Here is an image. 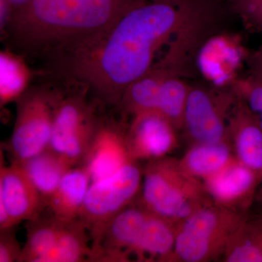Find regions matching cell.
Listing matches in <instances>:
<instances>
[{"mask_svg":"<svg viewBox=\"0 0 262 262\" xmlns=\"http://www.w3.org/2000/svg\"><path fill=\"white\" fill-rule=\"evenodd\" d=\"M149 0H31L3 30L13 51L50 61L101 37Z\"/></svg>","mask_w":262,"mask_h":262,"instance_id":"1","label":"cell"},{"mask_svg":"<svg viewBox=\"0 0 262 262\" xmlns=\"http://www.w3.org/2000/svg\"><path fill=\"white\" fill-rule=\"evenodd\" d=\"M138 203L153 213L176 224L213 204L202 181L188 174L179 160L164 157L149 161L142 174Z\"/></svg>","mask_w":262,"mask_h":262,"instance_id":"2","label":"cell"},{"mask_svg":"<svg viewBox=\"0 0 262 262\" xmlns=\"http://www.w3.org/2000/svg\"><path fill=\"white\" fill-rule=\"evenodd\" d=\"M248 212L213 203L198 210L177 225L170 261L207 262L223 256L229 239Z\"/></svg>","mask_w":262,"mask_h":262,"instance_id":"3","label":"cell"},{"mask_svg":"<svg viewBox=\"0 0 262 262\" xmlns=\"http://www.w3.org/2000/svg\"><path fill=\"white\" fill-rule=\"evenodd\" d=\"M62 94L48 86H34L17 100L14 127L6 146L12 162L25 161L49 148Z\"/></svg>","mask_w":262,"mask_h":262,"instance_id":"4","label":"cell"},{"mask_svg":"<svg viewBox=\"0 0 262 262\" xmlns=\"http://www.w3.org/2000/svg\"><path fill=\"white\" fill-rule=\"evenodd\" d=\"M98 105L84 91L62 94L55 113L49 148L73 167L79 166L91 145L101 116Z\"/></svg>","mask_w":262,"mask_h":262,"instance_id":"5","label":"cell"},{"mask_svg":"<svg viewBox=\"0 0 262 262\" xmlns=\"http://www.w3.org/2000/svg\"><path fill=\"white\" fill-rule=\"evenodd\" d=\"M142 174L136 161H133L113 175L91 183L77 217L87 227L91 244L105 226L135 199L140 192Z\"/></svg>","mask_w":262,"mask_h":262,"instance_id":"6","label":"cell"},{"mask_svg":"<svg viewBox=\"0 0 262 262\" xmlns=\"http://www.w3.org/2000/svg\"><path fill=\"white\" fill-rule=\"evenodd\" d=\"M236 99L231 88L215 89L191 84L182 129L192 144L228 141L227 122Z\"/></svg>","mask_w":262,"mask_h":262,"instance_id":"7","label":"cell"},{"mask_svg":"<svg viewBox=\"0 0 262 262\" xmlns=\"http://www.w3.org/2000/svg\"><path fill=\"white\" fill-rule=\"evenodd\" d=\"M46 203L20 164L0 169V230L39 217Z\"/></svg>","mask_w":262,"mask_h":262,"instance_id":"8","label":"cell"},{"mask_svg":"<svg viewBox=\"0 0 262 262\" xmlns=\"http://www.w3.org/2000/svg\"><path fill=\"white\" fill-rule=\"evenodd\" d=\"M149 213L137 202L115 215L92 243L91 261H131Z\"/></svg>","mask_w":262,"mask_h":262,"instance_id":"9","label":"cell"},{"mask_svg":"<svg viewBox=\"0 0 262 262\" xmlns=\"http://www.w3.org/2000/svg\"><path fill=\"white\" fill-rule=\"evenodd\" d=\"M127 127L101 116L99 124L82 166L91 183L106 178L118 171L131 158L126 141Z\"/></svg>","mask_w":262,"mask_h":262,"instance_id":"10","label":"cell"},{"mask_svg":"<svg viewBox=\"0 0 262 262\" xmlns=\"http://www.w3.org/2000/svg\"><path fill=\"white\" fill-rule=\"evenodd\" d=\"M203 183L213 204L247 213L256 202L261 180L257 174L234 158L225 168Z\"/></svg>","mask_w":262,"mask_h":262,"instance_id":"11","label":"cell"},{"mask_svg":"<svg viewBox=\"0 0 262 262\" xmlns=\"http://www.w3.org/2000/svg\"><path fill=\"white\" fill-rule=\"evenodd\" d=\"M177 129L157 112L132 117L127 127V149L134 161L168 156L178 145Z\"/></svg>","mask_w":262,"mask_h":262,"instance_id":"12","label":"cell"},{"mask_svg":"<svg viewBox=\"0 0 262 262\" xmlns=\"http://www.w3.org/2000/svg\"><path fill=\"white\" fill-rule=\"evenodd\" d=\"M227 136L236 159L262 182L261 127L257 115L237 97L227 122Z\"/></svg>","mask_w":262,"mask_h":262,"instance_id":"13","label":"cell"},{"mask_svg":"<svg viewBox=\"0 0 262 262\" xmlns=\"http://www.w3.org/2000/svg\"><path fill=\"white\" fill-rule=\"evenodd\" d=\"M91 184L82 165L69 170L46 205L52 216L63 224L77 220Z\"/></svg>","mask_w":262,"mask_h":262,"instance_id":"14","label":"cell"},{"mask_svg":"<svg viewBox=\"0 0 262 262\" xmlns=\"http://www.w3.org/2000/svg\"><path fill=\"white\" fill-rule=\"evenodd\" d=\"M177 225L149 212L138 239L134 258L140 261H170Z\"/></svg>","mask_w":262,"mask_h":262,"instance_id":"15","label":"cell"},{"mask_svg":"<svg viewBox=\"0 0 262 262\" xmlns=\"http://www.w3.org/2000/svg\"><path fill=\"white\" fill-rule=\"evenodd\" d=\"M18 163L42 196L46 206L67 172L75 168L50 148Z\"/></svg>","mask_w":262,"mask_h":262,"instance_id":"16","label":"cell"},{"mask_svg":"<svg viewBox=\"0 0 262 262\" xmlns=\"http://www.w3.org/2000/svg\"><path fill=\"white\" fill-rule=\"evenodd\" d=\"M234 158L232 146L226 141L191 144L179 163L188 174L203 182L225 168Z\"/></svg>","mask_w":262,"mask_h":262,"instance_id":"17","label":"cell"},{"mask_svg":"<svg viewBox=\"0 0 262 262\" xmlns=\"http://www.w3.org/2000/svg\"><path fill=\"white\" fill-rule=\"evenodd\" d=\"M172 75L177 76L168 69L154 66L128 86L118 107L123 114L131 117L139 114L156 112L160 86L166 77Z\"/></svg>","mask_w":262,"mask_h":262,"instance_id":"18","label":"cell"},{"mask_svg":"<svg viewBox=\"0 0 262 262\" xmlns=\"http://www.w3.org/2000/svg\"><path fill=\"white\" fill-rule=\"evenodd\" d=\"M222 258L226 262H262V211L248 212L229 239Z\"/></svg>","mask_w":262,"mask_h":262,"instance_id":"19","label":"cell"},{"mask_svg":"<svg viewBox=\"0 0 262 262\" xmlns=\"http://www.w3.org/2000/svg\"><path fill=\"white\" fill-rule=\"evenodd\" d=\"M32 72L20 53L12 50L0 53V105L16 102L31 87Z\"/></svg>","mask_w":262,"mask_h":262,"instance_id":"20","label":"cell"},{"mask_svg":"<svg viewBox=\"0 0 262 262\" xmlns=\"http://www.w3.org/2000/svg\"><path fill=\"white\" fill-rule=\"evenodd\" d=\"M91 241L87 227L77 219L65 224L56 246L42 262L91 261Z\"/></svg>","mask_w":262,"mask_h":262,"instance_id":"21","label":"cell"},{"mask_svg":"<svg viewBox=\"0 0 262 262\" xmlns=\"http://www.w3.org/2000/svg\"><path fill=\"white\" fill-rule=\"evenodd\" d=\"M29 222L27 241L18 262H42L56 246L65 224L51 215L48 218L39 215Z\"/></svg>","mask_w":262,"mask_h":262,"instance_id":"22","label":"cell"},{"mask_svg":"<svg viewBox=\"0 0 262 262\" xmlns=\"http://www.w3.org/2000/svg\"><path fill=\"white\" fill-rule=\"evenodd\" d=\"M182 78L173 75L166 77L160 86L157 103V113L166 118L177 130L182 129L191 85Z\"/></svg>","mask_w":262,"mask_h":262,"instance_id":"23","label":"cell"},{"mask_svg":"<svg viewBox=\"0 0 262 262\" xmlns=\"http://www.w3.org/2000/svg\"><path fill=\"white\" fill-rule=\"evenodd\" d=\"M231 89L237 98L247 104L256 115L262 113V82L252 75L235 79L231 83Z\"/></svg>","mask_w":262,"mask_h":262,"instance_id":"24","label":"cell"},{"mask_svg":"<svg viewBox=\"0 0 262 262\" xmlns=\"http://www.w3.org/2000/svg\"><path fill=\"white\" fill-rule=\"evenodd\" d=\"M229 3L233 13L248 28L262 35V0H230Z\"/></svg>","mask_w":262,"mask_h":262,"instance_id":"25","label":"cell"},{"mask_svg":"<svg viewBox=\"0 0 262 262\" xmlns=\"http://www.w3.org/2000/svg\"><path fill=\"white\" fill-rule=\"evenodd\" d=\"M22 248L13 227L0 230V262H18Z\"/></svg>","mask_w":262,"mask_h":262,"instance_id":"26","label":"cell"},{"mask_svg":"<svg viewBox=\"0 0 262 262\" xmlns=\"http://www.w3.org/2000/svg\"><path fill=\"white\" fill-rule=\"evenodd\" d=\"M31 0H0L1 25H5L12 13L28 4Z\"/></svg>","mask_w":262,"mask_h":262,"instance_id":"27","label":"cell"},{"mask_svg":"<svg viewBox=\"0 0 262 262\" xmlns=\"http://www.w3.org/2000/svg\"><path fill=\"white\" fill-rule=\"evenodd\" d=\"M251 75L262 82V45L249 58Z\"/></svg>","mask_w":262,"mask_h":262,"instance_id":"28","label":"cell"},{"mask_svg":"<svg viewBox=\"0 0 262 262\" xmlns=\"http://www.w3.org/2000/svg\"><path fill=\"white\" fill-rule=\"evenodd\" d=\"M256 201L262 206V182L258 187L257 194H256Z\"/></svg>","mask_w":262,"mask_h":262,"instance_id":"29","label":"cell"},{"mask_svg":"<svg viewBox=\"0 0 262 262\" xmlns=\"http://www.w3.org/2000/svg\"><path fill=\"white\" fill-rule=\"evenodd\" d=\"M257 116L258 117V120H259L260 125H261V129H262V113L258 114Z\"/></svg>","mask_w":262,"mask_h":262,"instance_id":"30","label":"cell"},{"mask_svg":"<svg viewBox=\"0 0 262 262\" xmlns=\"http://www.w3.org/2000/svg\"><path fill=\"white\" fill-rule=\"evenodd\" d=\"M227 1L229 2V1H230V0H227Z\"/></svg>","mask_w":262,"mask_h":262,"instance_id":"31","label":"cell"}]
</instances>
